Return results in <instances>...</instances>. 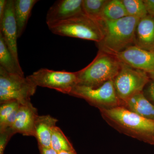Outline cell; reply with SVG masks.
Instances as JSON below:
<instances>
[{
    "label": "cell",
    "instance_id": "cell-24",
    "mask_svg": "<svg viewBox=\"0 0 154 154\" xmlns=\"http://www.w3.org/2000/svg\"><path fill=\"white\" fill-rule=\"evenodd\" d=\"M148 14L154 18V0H143Z\"/></svg>",
    "mask_w": 154,
    "mask_h": 154
},
{
    "label": "cell",
    "instance_id": "cell-23",
    "mask_svg": "<svg viewBox=\"0 0 154 154\" xmlns=\"http://www.w3.org/2000/svg\"><path fill=\"white\" fill-rule=\"evenodd\" d=\"M15 134H16L11 128L0 131V154H4L7 144Z\"/></svg>",
    "mask_w": 154,
    "mask_h": 154
},
{
    "label": "cell",
    "instance_id": "cell-14",
    "mask_svg": "<svg viewBox=\"0 0 154 154\" xmlns=\"http://www.w3.org/2000/svg\"><path fill=\"white\" fill-rule=\"evenodd\" d=\"M58 120L49 115L37 116L34 125V136L38 147H51V135Z\"/></svg>",
    "mask_w": 154,
    "mask_h": 154
},
{
    "label": "cell",
    "instance_id": "cell-9",
    "mask_svg": "<svg viewBox=\"0 0 154 154\" xmlns=\"http://www.w3.org/2000/svg\"><path fill=\"white\" fill-rule=\"evenodd\" d=\"M114 56L121 62L145 72L154 80V51L132 45Z\"/></svg>",
    "mask_w": 154,
    "mask_h": 154
},
{
    "label": "cell",
    "instance_id": "cell-25",
    "mask_svg": "<svg viewBox=\"0 0 154 154\" xmlns=\"http://www.w3.org/2000/svg\"><path fill=\"white\" fill-rule=\"evenodd\" d=\"M147 94L151 101L154 103V80H152L148 87Z\"/></svg>",
    "mask_w": 154,
    "mask_h": 154
},
{
    "label": "cell",
    "instance_id": "cell-11",
    "mask_svg": "<svg viewBox=\"0 0 154 154\" xmlns=\"http://www.w3.org/2000/svg\"><path fill=\"white\" fill-rule=\"evenodd\" d=\"M83 0H59L50 8L46 17L47 25L55 24L84 14Z\"/></svg>",
    "mask_w": 154,
    "mask_h": 154
},
{
    "label": "cell",
    "instance_id": "cell-19",
    "mask_svg": "<svg viewBox=\"0 0 154 154\" xmlns=\"http://www.w3.org/2000/svg\"><path fill=\"white\" fill-rule=\"evenodd\" d=\"M127 16L128 15L122 0H110L105 5L100 20L113 21Z\"/></svg>",
    "mask_w": 154,
    "mask_h": 154
},
{
    "label": "cell",
    "instance_id": "cell-26",
    "mask_svg": "<svg viewBox=\"0 0 154 154\" xmlns=\"http://www.w3.org/2000/svg\"><path fill=\"white\" fill-rule=\"evenodd\" d=\"M7 2V0H0V22L2 20L5 14Z\"/></svg>",
    "mask_w": 154,
    "mask_h": 154
},
{
    "label": "cell",
    "instance_id": "cell-6",
    "mask_svg": "<svg viewBox=\"0 0 154 154\" xmlns=\"http://www.w3.org/2000/svg\"><path fill=\"white\" fill-rule=\"evenodd\" d=\"M145 72L121 62V67L113 80L114 88L121 105L131 97L143 92L150 81Z\"/></svg>",
    "mask_w": 154,
    "mask_h": 154
},
{
    "label": "cell",
    "instance_id": "cell-18",
    "mask_svg": "<svg viewBox=\"0 0 154 154\" xmlns=\"http://www.w3.org/2000/svg\"><path fill=\"white\" fill-rule=\"evenodd\" d=\"M20 104L17 100H10L0 103V131L12 126Z\"/></svg>",
    "mask_w": 154,
    "mask_h": 154
},
{
    "label": "cell",
    "instance_id": "cell-17",
    "mask_svg": "<svg viewBox=\"0 0 154 154\" xmlns=\"http://www.w3.org/2000/svg\"><path fill=\"white\" fill-rule=\"evenodd\" d=\"M0 67L11 73L24 75L19 60L8 48L2 35L0 33Z\"/></svg>",
    "mask_w": 154,
    "mask_h": 154
},
{
    "label": "cell",
    "instance_id": "cell-10",
    "mask_svg": "<svg viewBox=\"0 0 154 154\" xmlns=\"http://www.w3.org/2000/svg\"><path fill=\"white\" fill-rule=\"evenodd\" d=\"M0 33H2L8 48L15 58L19 61L17 51L18 30L14 14V1L8 0L6 10L0 22Z\"/></svg>",
    "mask_w": 154,
    "mask_h": 154
},
{
    "label": "cell",
    "instance_id": "cell-21",
    "mask_svg": "<svg viewBox=\"0 0 154 154\" xmlns=\"http://www.w3.org/2000/svg\"><path fill=\"white\" fill-rule=\"evenodd\" d=\"M51 147L59 152L75 149L60 128L56 126L53 130Z\"/></svg>",
    "mask_w": 154,
    "mask_h": 154
},
{
    "label": "cell",
    "instance_id": "cell-13",
    "mask_svg": "<svg viewBox=\"0 0 154 154\" xmlns=\"http://www.w3.org/2000/svg\"><path fill=\"white\" fill-rule=\"evenodd\" d=\"M134 45L154 51V18L148 15L138 22L134 33Z\"/></svg>",
    "mask_w": 154,
    "mask_h": 154
},
{
    "label": "cell",
    "instance_id": "cell-3",
    "mask_svg": "<svg viewBox=\"0 0 154 154\" xmlns=\"http://www.w3.org/2000/svg\"><path fill=\"white\" fill-rule=\"evenodd\" d=\"M121 67V62L115 56L99 51L91 63L76 72L79 85L96 88L113 80Z\"/></svg>",
    "mask_w": 154,
    "mask_h": 154
},
{
    "label": "cell",
    "instance_id": "cell-2",
    "mask_svg": "<svg viewBox=\"0 0 154 154\" xmlns=\"http://www.w3.org/2000/svg\"><path fill=\"white\" fill-rule=\"evenodd\" d=\"M139 20L127 16L113 21H97L103 33L102 40L97 43L99 51L115 55L134 45L135 31Z\"/></svg>",
    "mask_w": 154,
    "mask_h": 154
},
{
    "label": "cell",
    "instance_id": "cell-16",
    "mask_svg": "<svg viewBox=\"0 0 154 154\" xmlns=\"http://www.w3.org/2000/svg\"><path fill=\"white\" fill-rule=\"evenodd\" d=\"M38 1L15 0L14 14L17 22L18 37H20L25 31L33 7Z\"/></svg>",
    "mask_w": 154,
    "mask_h": 154
},
{
    "label": "cell",
    "instance_id": "cell-1",
    "mask_svg": "<svg viewBox=\"0 0 154 154\" xmlns=\"http://www.w3.org/2000/svg\"><path fill=\"white\" fill-rule=\"evenodd\" d=\"M99 110L103 119L119 132L154 145V120L142 117L122 106Z\"/></svg>",
    "mask_w": 154,
    "mask_h": 154
},
{
    "label": "cell",
    "instance_id": "cell-15",
    "mask_svg": "<svg viewBox=\"0 0 154 154\" xmlns=\"http://www.w3.org/2000/svg\"><path fill=\"white\" fill-rule=\"evenodd\" d=\"M121 106L142 117L154 120V105L143 92L132 96L123 102Z\"/></svg>",
    "mask_w": 154,
    "mask_h": 154
},
{
    "label": "cell",
    "instance_id": "cell-5",
    "mask_svg": "<svg viewBox=\"0 0 154 154\" xmlns=\"http://www.w3.org/2000/svg\"><path fill=\"white\" fill-rule=\"evenodd\" d=\"M37 87L28 76L9 73L0 67V103L10 100L21 104L29 102Z\"/></svg>",
    "mask_w": 154,
    "mask_h": 154
},
{
    "label": "cell",
    "instance_id": "cell-20",
    "mask_svg": "<svg viewBox=\"0 0 154 154\" xmlns=\"http://www.w3.org/2000/svg\"><path fill=\"white\" fill-rule=\"evenodd\" d=\"M108 0H83V12L91 19L98 21L101 19L102 11Z\"/></svg>",
    "mask_w": 154,
    "mask_h": 154
},
{
    "label": "cell",
    "instance_id": "cell-22",
    "mask_svg": "<svg viewBox=\"0 0 154 154\" xmlns=\"http://www.w3.org/2000/svg\"><path fill=\"white\" fill-rule=\"evenodd\" d=\"M128 16L141 19L148 15L143 0H122Z\"/></svg>",
    "mask_w": 154,
    "mask_h": 154
},
{
    "label": "cell",
    "instance_id": "cell-12",
    "mask_svg": "<svg viewBox=\"0 0 154 154\" xmlns=\"http://www.w3.org/2000/svg\"><path fill=\"white\" fill-rule=\"evenodd\" d=\"M37 109L30 101L20 104L16 119L11 128L15 134L34 136V125L37 116Z\"/></svg>",
    "mask_w": 154,
    "mask_h": 154
},
{
    "label": "cell",
    "instance_id": "cell-4",
    "mask_svg": "<svg viewBox=\"0 0 154 154\" xmlns=\"http://www.w3.org/2000/svg\"><path fill=\"white\" fill-rule=\"evenodd\" d=\"M52 33L64 36L91 40L98 43L103 38L99 22L80 14L66 20L48 26Z\"/></svg>",
    "mask_w": 154,
    "mask_h": 154
},
{
    "label": "cell",
    "instance_id": "cell-8",
    "mask_svg": "<svg viewBox=\"0 0 154 154\" xmlns=\"http://www.w3.org/2000/svg\"><path fill=\"white\" fill-rule=\"evenodd\" d=\"M28 77L37 87L54 89L68 95L78 82L76 72L65 70L54 71L42 68Z\"/></svg>",
    "mask_w": 154,
    "mask_h": 154
},
{
    "label": "cell",
    "instance_id": "cell-27",
    "mask_svg": "<svg viewBox=\"0 0 154 154\" xmlns=\"http://www.w3.org/2000/svg\"><path fill=\"white\" fill-rule=\"evenodd\" d=\"M38 148L40 154H58L57 152L51 147H38Z\"/></svg>",
    "mask_w": 154,
    "mask_h": 154
},
{
    "label": "cell",
    "instance_id": "cell-28",
    "mask_svg": "<svg viewBox=\"0 0 154 154\" xmlns=\"http://www.w3.org/2000/svg\"><path fill=\"white\" fill-rule=\"evenodd\" d=\"M58 154H77L75 149L69 151H63L58 152Z\"/></svg>",
    "mask_w": 154,
    "mask_h": 154
},
{
    "label": "cell",
    "instance_id": "cell-7",
    "mask_svg": "<svg viewBox=\"0 0 154 154\" xmlns=\"http://www.w3.org/2000/svg\"><path fill=\"white\" fill-rule=\"evenodd\" d=\"M69 95L85 99L90 105L99 110L110 109L121 105L116 92L113 80H110L96 88L77 85Z\"/></svg>",
    "mask_w": 154,
    "mask_h": 154
}]
</instances>
